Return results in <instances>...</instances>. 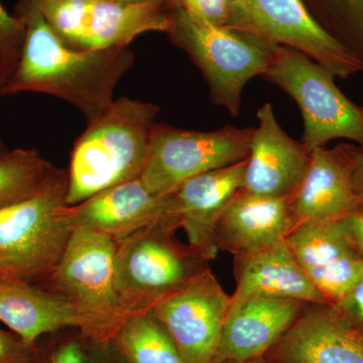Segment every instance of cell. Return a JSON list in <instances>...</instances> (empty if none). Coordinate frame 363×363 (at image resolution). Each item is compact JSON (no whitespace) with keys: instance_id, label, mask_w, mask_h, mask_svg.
Returning <instances> with one entry per match:
<instances>
[{"instance_id":"6da1fadb","label":"cell","mask_w":363,"mask_h":363,"mask_svg":"<svg viewBox=\"0 0 363 363\" xmlns=\"http://www.w3.org/2000/svg\"><path fill=\"white\" fill-rule=\"evenodd\" d=\"M18 16L26 21L23 52L2 96L45 93L65 100L88 123L109 108L117 83L135 61L128 45L79 51L59 39L45 21L40 0H21Z\"/></svg>"},{"instance_id":"7a4b0ae2","label":"cell","mask_w":363,"mask_h":363,"mask_svg":"<svg viewBox=\"0 0 363 363\" xmlns=\"http://www.w3.org/2000/svg\"><path fill=\"white\" fill-rule=\"evenodd\" d=\"M159 107L121 97L88 123L72 150L67 204L140 178Z\"/></svg>"},{"instance_id":"3957f363","label":"cell","mask_w":363,"mask_h":363,"mask_svg":"<svg viewBox=\"0 0 363 363\" xmlns=\"http://www.w3.org/2000/svg\"><path fill=\"white\" fill-rule=\"evenodd\" d=\"M116 241L75 227L66 252L42 285L71 303L78 313L81 337L106 345L133 315L114 285Z\"/></svg>"},{"instance_id":"277c9868","label":"cell","mask_w":363,"mask_h":363,"mask_svg":"<svg viewBox=\"0 0 363 363\" xmlns=\"http://www.w3.org/2000/svg\"><path fill=\"white\" fill-rule=\"evenodd\" d=\"M169 13L171 26L166 33L169 39L201 70L212 101L231 116H238L245 85L266 73L276 44L245 30L199 23L175 0Z\"/></svg>"},{"instance_id":"5b68a950","label":"cell","mask_w":363,"mask_h":363,"mask_svg":"<svg viewBox=\"0 0 363 363\" xmlns=\"http://www.w3.org/2000/svg\"><path fill=\"white\" fill-rule=\"evenodd\" d=\"M175 227L157 223L116 243L114 285L126 311H150L157 302L210 269V260L177 240Z\"/></svg>"},{"instance_id":"8992f818","label":"cell","mask_w":363,"mask_h":363,"mask_svg":"<svg viewBox=\"0 0 363 363\" xmlns=\"http://www.w3.org/2000/svg\"><path fill=\"white\" fill-rule=\"evenodd\" d=\"M68 172L42 192L0 209V272L42 284L61 262L74 227Z\"/></svg>"},{"instance_id":"52a82bcc","label":"cell","mask_w":363,"mask_h":363,"mask_svg":"<svg viewBox=\"0 0 363 363\" xmlns=\"http://www.w3.org/2000/svg\"><path fill=\"white\" fill-rule=\"evenodd\" d=\"M262 77L298 104L304 119L302 143L309 152L336 138L352 140L363 150V106L341 92L330 72L297 50L276 45Z\"/></svg>"},{"instance_id":"ba28073f","label":"cell","mask_w":363,"mask_h":363,"mask_svg":"<svg viewBox=\"0 0 363 363\" xmlns=\"http://www.w3.org/2000/svg\"><path fill=\"white\" fill-rule=\"evenodd\" d=\"M173 0L128 4L98 0H40V11L64 44L79 51L130 45L142 33H167Z\"/></svg>"},{"instance_id":"9c48e42d","label":"cell","mask_w":363,"mask_h":363,"mask_svg":"<svg viewBox=\"0 0 363 363\" xmlns=\"http://www.w3.org/2000/svg\"><path fill=\"white\" fill-rule=\"evenodd\" d=\"M253 130L195 131L156 124L140 181L152 194L162 196L196 176L245 161Z\"/></svg>"},{"instance_id":"30bf717a","label":"cell","mask_w":363,"mask_h":363,"mask_svg":"<svg viewBox=\"0 0 363 363\" xmlns=\"http://www.w3.org/2000/svg\"><path fill=\"white\" fill-rule=\"evenodd\" d=\"M230 28L297 50L334 77L363 71L362 62L319 26L302 0H248Z\"/></svg>"},{"instance_id":"8fae6325","label":"cell","mask_w":363,"mask_h":363,"mask_svg":"<svg viewBox=\"0 0 363 363\" xmlns=\"http://www.w3.org/2000/svg\"><path fill=\"white\" fill-rule=\"evenodd\" d=\"M230 306L231 296L210 269L162 298L150 312L168 330L186 363H211Z\"/></svg>"},{"instance_id":"7c38bea8","label":"cell","mask_w":363,"mask_h":363,"mask_svg":"<svg viewBox=\"0 0 363 363\" xmlns=\"http://www.w3.org/2000/svg\"><path fill=\"white\" fill-rule=\"evenodd\" d=\"M264 358L272 363H363V333L333 305L306 304Z\"/></svg>"},{"instance_id":"4fadbf2b","label":"cell","mask_w":363,"mask_h":363,"mask_svg":"<svg viewBox=\"0 0 363 363\" xmlns=\"http://www.w3.org/2000/svg\"><path fill=\"white\" fill-rule=\"evenodd\" d=\"M247 160L184 182L167 195L169 213L183 229L188 245L212 260L218 250L214 231L224 210L242 188Z\"/></svg>"},{"instance_id":"5bb4252c","label":"cell","mask_w":363,"mask_h":363,"mask_svg":"<svg viewBox=\"0 0 363 363\" xmlns=\"http://www.w3.org/2000/svg\"><path fill=\"white\" fill-rule=\"evenodd\" d=\"M257 116L241 191L267 197L292 194L304 178L311 152L286 135L271 104L262 105Z\"/></svg>"},{"instance_id":"9a60e30c","label":"cell","mask_w":363,"mask_h":363,"mask_svg":"<svg viewBox=\"0 0 363 363\" xmlns=\"http://www.w3.org/2000/svg\"><path fill=\"white\" fill-rule=\"evenodd\" d=\"M353 145L311 152L304 178L290 194L297 225L308 220H339L362 207L353 182Z\"/></svg>"},{"instance_id":"2e32d148","label":"cell","mask_w":363,"mask_h":363,"mask_svg":"<svg viewBox=\"0 0 363 363\" xmlns=\"http://www.w3.org/2000/svg\"><path fill=\"white\" fill-rule=\"evenodd\" d=\"M69 211L74 227L89 229L116 242L157 223L179 229L169 213L167 195L152 194L140 178L72 205Z\"/></svg>"},{"instance_id":"e0dca14e","label":"cell","mask_w":363,"mask_h":363,"mask_svg":"<svg viewBox=\"0 0 363 363\" xmlns=\"http://www.w3.org/2000/svg\"><path fill=\"white\" fill-rule=\"evenodd\" d=\"M296 225L290 195L267 197L240 191L217 222L214 242L218 252L247 255L285 241Z\"/></svg>"},{"instance_id":"ac0fdd59","label":"cell","mask_w":363,"mask_h":363,"mask_svg":"<svg viewBox=\"0 0 363 363\" xmlns=\"http://www.w3.org/2000/svg\"><path fill=\"white\" fill-rule=\"evenodd\" d=\"M306 304L262 297L231 303L216 358L247 360L264 357L293 326Z\"/></svg>"},{"instance_id":"d6986e66","label":"cell","mask_w":363,"mask_h":363,"mask_svg":"<svg viewBox=\"0 0 363 363\" xmlns=\"http://www.w3.org/2000/svg\"><path fill=\"white\" fill-rule=\"evenodd\" d=\"M235 292L231 303L262 297L325 304L326 300L289 250L286 240L233 257ZM328 304V303H327Z\"/></svg>"},{"instance_id":"ffe728a7","label":"cell","mask_w":363,"mask_h":363,"mask_svg":"<svg viewBox=\"0 0 363 363\" xmlns=\"http://www.w3.org/2000/svg\"><path fill=\"white\" fill-rule=\"evenodd\" d=\"M0 322L37 347L45 334L82 328V321L65 298L39 284L0 272Z\"/></svg>"},{"instance_id":"44dd1931","label":"cell","mask_w":363,"mask_h":363,"mask_svg":"<svg viewBox=\"0 0 363 363\" xmlns=\"http://www.w3.org/2000/svg\"><path fill=\"white\" fill-rule=\"evenodd\" d=\"M286 243L306 274L344 257H360L340 219L301 222Z\"/></svg>"},{"instance_id":"7402d4cb","label":"cell","mask_w":363,"mask_h":363,"mask_svg":"<svg viewBox=\"0 0 363 363\" xmlns=\"http://www.w3.org/2000/svg\"><path fill=\"white\" fill-rule=\"evenodd\" d=\"M111 344L125 363H186L168 330L150 311L133 315Z\"/></svg>"},{"instance_id":"603a6c76","label":"cell","mask_w":363,"mask_h":363,"mask_svg":"<svg viewBox=\"0 0 363 363\" xmlns=\"http://www.w3.org/2000/svg\"><path fill=\"white\" fill-rule=\"evenodd\" d=\"M67 172L52 166L38 150H7L0 156V209L37 195Z\"/></svg>"},{"instance_id":"cb8c5ba5","label":"cell","mask_w":363,"mask_h":363,"mask_svg":"<svg viewBox=\"0 0 363 363\" xmlns=\"http://www.w3.org/2000/svg\"><path fill=\"white\" fill-rule=\"evenodd\" d=\"M312 18L363 63V0H302Z\"/></svg>"},{"instance_id":"d4e9b609","label":"cell","mask_w":363,"mask_h":363,"mask_svg":"<svg viewBox=\"0 0 363 363\" xmlns=\"http://www.w3.org/2000/svg\"><path fill=\"white\" fill-rule=\"evenodd\" d=\"M307 276L323 295L328 304H335L345 297L363 278V259L344 257L314 271Z\"/></svg>"},{"instance_id":"484cf974","label":"cell","mask_w":363,"mask_h":363,"mask_svg":"<svg viewBox=\"0 0 363 363\" xmlns=\"http://www.w3.org/2000/svg\"><path fill=\"white\" fill-rule=\"evenodd\" d=\"M26 30L23 18L11 16L0 4V96L20 62Z\"/></svg>"},{"instance_id":"4316f807","label":"cell","mask_w":363,"mask_h":363,"mask_svg":"<svg viewBox=\"0 0 363 363\" xmlns=\"http://www.w3.org/2000/svg\"><path fill=\"white\" fill-rule=\"evenodd\" d=\"M193 20L215 26L230 28L233 13L224 0H175Z\"/></svg>"},{"instance_id":"83f0119b","label":"cell","mask_w":363,"mask_h":363,"mask_svg":"<svg viewBox=\"0 0 363 363\" xmlns=\"http://www.w3.org/2000/svg\"><path fill=\"white\" fill-rule=\"evenodd\" d=\"M38 348L26 344L13 332L0 328V363H35Z\"/></svg>"},{"instance_id":"f1b7e54d","label":"cell","mask_w":363,"mask_h":363,"mask_svg":"<svg viewBox=\"0 0 363 363\" xmlns=\"http://www.w3.org/2000/svg\"><path fill=\"white\" fill-rule=\"evenodd\" d=\"M334 306L341 316L363 333V278Z\"/></svg>"},{"instance_id":"f546056e","label":"cell","mask_w":363,"mask_h":363,"mask_svg":"<svg viewBox=\"0 0 363 363\" xmlns=\"http://www.w3.org/2000/svg\"><path fill=\"white\" fill-rule=\"evenodd\" d=\"M35 363H40L38 357ZM42 363H90V357L80 341L70 339L57 346Z\"/></svg>"},{"instance_id":"4dcf8cb0","label":"cell","mask_w":363,"mask_h":363,"mask_svg":"<svg viewBox=\"0 0 363 363\" xmlns=\"http://www.w3.org/2000/svg\"><path fill=\"white\" fill-rule=\"evenodd\" d=\"M340 220L350 233L358 255L363 259V205Z\"/></svg>"},{"instance_id":"1f68e13d","label":"cell","mask_w":363,"mask_h":363,"mask_svg":"<svg viewBox=\"0 0 363 363\" xmlns=\"http://www.w3.org/2000/svg\"><path fill=\"white\" fill-rule=\"evenodd\" d=\"M353 182L355 191L363 203V150L353 145Z\"/></svg>"},{"instance_id":"d6a6232c","label":"cell","mask_w":363,"mask_h":363,"mask_svg":"<svg viewBox=\"0 0 363 363\" xmlns=\"http://www.w3.org/2000/svg\"><path fill=\"white\" fill-rule=\"evenodd\" d=\"M224 2L230 7L233 21L234 18L241 13L242 9L247 6L248 0H224ZM231 25H233V23H231Z\"/></svg>"},{"instance_id":"836d02e7","label":"cell","mask_w":363,"mask_h":363,"mask_svg":"<svg viewBox=\"0 0 363 363\" xmlns=\"http://www.w3.org/2000/svg\"><path fill=\"white\" fill-rule=\"evenodd\" d=\"M211 363H272L267 358H255V359L235 360V359H214Z\"/></svg>"},{"instance_id":"e575fe53","label":"cell","mask_w":363,"mask_h":363,"mask_svg":"<svg viewBox=\"0 0 363 363\" xmlns=\"http://www.w3.org/2000/svg\"><path fill=\"white\" fill-rule=\"evenodd\" d=\"M98 1L113 2V4H145V2L154 1V0H98Z\"/></svg>"},{"instance_id":"d590c367","label":"cell","mask_w":363,"mask_h":363,"mask_svg":"<svg viewBox=\"0 0 363 363\" xmlns=\"http://www.w3.org/2000/svg\"><path fill=\"white\" fill-rule=\"evenodd\" d=\"M90 363H112L109 362L108 359L102 357H96V354H94V357H90Z\"/></svg>"},{"instance_id":"8d00e7d4","label":"cell","mask_w":363,"mask_h":363,"mask_svg":"<svg viewBox=\"0 0 363 363\" xmlns=\"http://www.w3.org/2000/svg\"><path fill=\"white\" fill-rule=\"evenodd\" d=\"M6 152H7V150L4 149V145H2L1 140H0V156Z\"/></svg>"}]
</instances>
